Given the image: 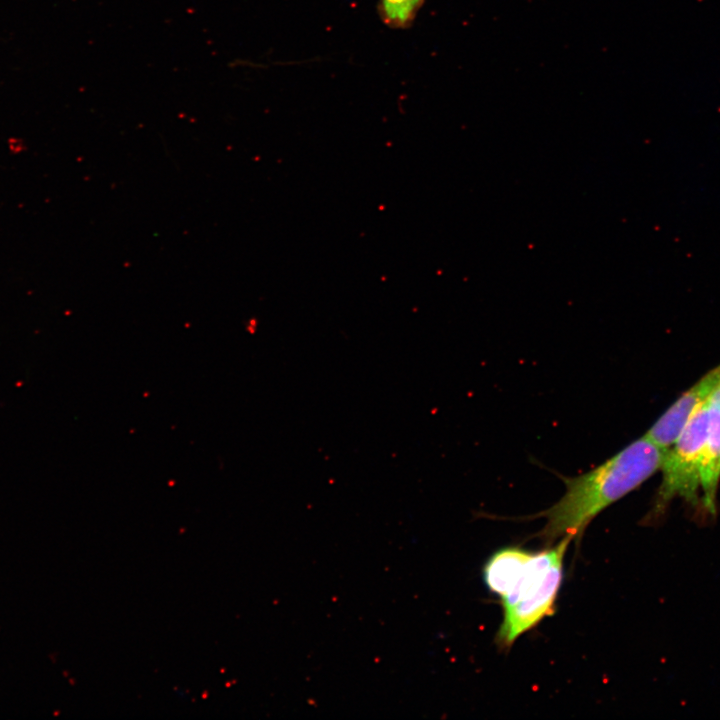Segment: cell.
Wrapping results in <instances>:
<instances>
[{"instance_id": "cell-1", "label": "cell", "mask_w": 720, "mask_h": 720, "mask_svg": "<svg viewBox=\"0 0 720 720\" xmlns=\"http://www.w3.org/2000/svg\"><path fill=\"white\" fill-rule=\"evenodd\" d=\"M667 451L643 436L585 473L561 476L565 493L536 515L546 519L539 536L547 544L565 536L580 537L600 512L660 470Z\"/></svg>"}, {"instance_id": "cell-2", "label": "cell", "mask_w": 720, "mask_h": 720, "mask_svg": "<svg viewBox=\"0 0 720 720\" xmlns=\"http://www.w3.org/2000/svg\"><path fill=\"white\" fill-rule=\"evenodd\" d=\"M572 539L565 536L552 547L532 552L518 580L500 598L503 621L496 642L501 648H509L521 635L553 614L563 578L564 556Z\"/></svg>"}, {"instance_id": "cell-6", "label": "cell", "mask_w": 720, "mask_h": 720, "mask_svg": "<svg viewBox=\"0 0 720 720\" xmlns=\"http://www.w3.org/2000/svg\"><path fill=\"white\" fill-rule=\"evenodd\" d=\"M532 552L513 546L496 551L483 568V579L491 593L506 595L520 577Z\"/></svg>"}, {"instance_id": "cell-5", "label": "cell", "mask_w": 720, "mask_h": 720, "mask_svg": "<svg viewBox=\"0 0 720 720\" xmlns=\"http://www.w3.org/2000/svg\"><path fill=\"white\" fill-rule=\"evenodd\" d=\"M719 481L720 402L713 393L709 398V419L700 471V489L703 493V506L711 514L715 513V501Z\"/></svg>"}, {"instance_id": "cell-3", "label": "cell", "mask_w": 720, "mask_h": 720, "mask_svg": "<svg viewBox=\"0 0 720 720\" xmlns=\"http://www.w3.org/2000/svg\"><path fill=\"white\" fill-rule=\"evenodd\" d=\"M708 419L709 399L695 410L666 453L661 466L662 480L649 513L650 518L661 515L675 497L697 504Z\"/></svg>"}, {"instance_id": "cell-4", "label": "cell", "mask_w": 720, "mask_h": 720, "mask_svg": "<svg viewBox=\"0 0 720 720\" xmlns=\"http://www.w3.org/2000/svg\"><path fill=\"white\" fill-rule=\"evenodd\" d=\"M720 386V365L698 380L661 415L644 435L658 447L668 450L695 410Z\"/></svg>"}, {"instance_id": "cell-8", "label": "cell", "mask_w": 720, "mask_h": 720, "mask_svg": "<svg viewBox=\"0 0 720 720\" xmlns=\"http://www.w3.org/2000/svg\"><path fill=\"white\" fill-rule=\"evenodd\" d=\"M714 394L716 395V397L718 398V400H719V402H720V386H719L718 389L714 392Z\"/></svg>"}, {"instance_id": "cell-7", "label": "cell", "mask_w": 720, "mask_h": 720, "mask_svg": "<svg viewBox=\"0 0 720 720\" xmlns=\"http://www.w3.org/2000/svg\"><path fill=\"white\" fill-rule=\"evenodd\" d=\"M424 0H380V15L391 28L409 27L422 7Z\"/></svg>"}]
</instances>
